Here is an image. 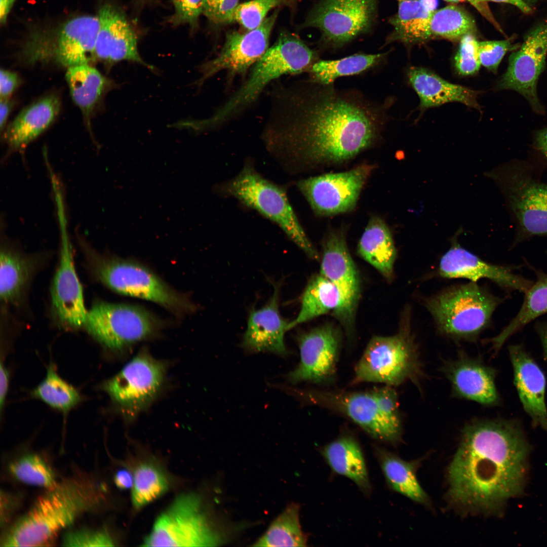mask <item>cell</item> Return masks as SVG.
Instances as JSON below:
<instances>
[{"label":"cell","instance_id":"obj_10","mask_svg":"<svg viewBox=\"0 0 547 547\" xmlns=\"http://www.w3.org/2000/svg\"><path fill=\"white\" fill-rule=\"evenodd\" d=\"M164 324L142 306L97 300L87 310L83 328L105 348L120 350L154 335Z\"/></svg>","mask_w":547,"mask_h":547},{"label":"cell","instance_id":"obj_63","mask_svg":"<svg viewBox=\"0 0 547 547\" xmlns=\"http://www.w3.org/2000/svg\"><path fill=\"white\" fill-rule=\"evenodd\" d=\"M444 1H447V2L449 1V0H444Z\"/></svg>","mask_w":547,"mask_h":547},{"label":"cell","instance_id":"obj_62","mask_svg":"<svg viewBox=\"0 0 547 547\" xmlns=\"http://www.w3.org/2000/svg\"><path fill=\"white\" fill-rule=\"evenodd\" d=\"M398 1H414V0H398Z\"/></svg>","mask_w":547,"mask_h":547},{"label":"cell","instance_id":"obj_25","mask_svg":"<svg viewBox=\"0 0 547 547\" xmlns=\"http://www.w3.org/2000/svg\"><path fill=\"white\" fill-rule=\"evenodd\" d=\"M0 254V297L4 306L20 308L26 300L32 279L40 263L36 255L20 251L4 238Z\"/></svg>","mask_w":547,"mask_h":547},{"label":"cell","instance_id":"obj_34","mask_svg":"<svg viewBox=\"0 0 547 547\" xmlns=\"http://www.w3.org/2000/svg\"><path fill=\"white\" fill-rule=\"evenodd\" d=\"M65 78L74 102L87 118L103 95L114 85L89 64L68 67Z\"/></svg>","mask_w":547,"mask_h":547},{"label":"cell","instance_id":"obj_6","mask_svg":"<svg viewBox=\"0 0 547 547\" xmlns=\"http://www.w3.org/2000/svg\"><path fill=\"white\" fill-rule=\"evenodd\" d=\"M503 299L471 282L447 288L425 300L438 331L455 340L476 341L490 326Z\"/></svg>","mask_w":547,"mask_h":547},{"label":"cell","instance_id":"obj_38","mask_svg":"<svg viewBox=\"0 0 547 547\" xmlns=\"http://www.w3.org/2000/svg\"><path fill=\"white\" fill-rule=\"evenodd\" d=\"M299 508L297 503L289 504L253 546H306L307 536L302 531L300 524Z\"/></svg>","mask_w":547,"mask_h":547},{"label":"cell","instance_id":"obj_7","mask_svg":"<svg viewBox=\"0 0 547 547\" xmlns=\"http://www.w3.org/2000/svg\"><path fill=\"white\" fill-rule=\"evenodd\" d=\"M410 322L405 314L396 334L370 340L355 367L354 382L396 386L410 380L419 386L423 372Z\"/></svg>","mask_w":547,"mask_h":547},{"label":"cell","instance_id":"obj_33","mask_svg":"<svg viewBox=\"0 0 547 547\" xmlns=\"http://www.w3.org/2000/svg\"><path fill=\"white\" fill-rule=\"evenodd\" d=\"M536 280L524 293L522 306L516 316L496 336L485 340L497 354L505 341L529 323L547 313V274L529 265Z\"/></svg>","mask_w":547,"mask_h":547},{"label":"cell","instance_id":"obj_4","mask_svg":"<svg viewBox=\"0 0 547 547\" xmlns=\"http://www.w3.org/2000/svg\"><path fill=\"white\" fill-rule=\"evenodd\" d=\"M78 240L86 268L94 281L118 294L154 302L178 317L196 310L187 295L171 287L144 264L101 254L82 238Z\"/></svg>","mask_w":547,"mask_h":547},{"label":"cell","instance_id":"obj_46","mask_svg":"<svg viewBox=\"0 0 547 547\" xmlns=\"http://www.w3.org/2000/svg\"><path fill=\"white\" fill-rule=\"evenodd\" d=\"M65 546H112L113 541L105 530L80 529L67 533L63 539Z\"/></svg>","mask_w":547,"mask_h":547},{"label":"cell","instance_id":"obj_11","mask_svg":"<svg viewBox=\"0 0 547 547\" xmlns=\"http://www.w3.org/2000/svg\"><path fill=\"white\" fill-rule=\"evenodd\" d=\"M200 498L190 493L176 498L155 521L145 546H210L219 543L201 511Z\"/></svg>","mask_w":547,"mask_h":547},{"label":"cell","instance_id":"obj_44","mask_svg":"<svg viewBox=\"0 0 547 547\" xmlns=\"http://www.w3.org/2000/svg\"><path fill=\"white\" fill-rule=\"evenodd\" d=\"M478 42L472 33H467L460 38L454 57V66L459 74L471 75L479 71L481 64L478 55Z\"/></svg>","mask_w":547,"mask_h":547},{"label":"cell","instance_id":"obj_20","mask_svg":"<svg viewBox=\"0 0 547 547\" xmlns=\"http://www.w3.org/2000/svg\"><path fill=\"white\" fill-rule=\"evenodd\" d=\"M298 341L300 361L289 374V380L321 383L331 380L335 374L340 346L336 329L326 324L303 334Z\"/></svg>","mask_w":547,"mask_h":547},{"label":"cell","instance_id":"obj_18","mask_svg":"<svg viewBox=\"0 0 547 547\" xmlns=\"http://www.w3.org/2000/svg\"><path fill=\"white\" fill-rule=\"evenodd\" d=\"M320 274L338 291L339 305L334 313L349 335L360 298V282L344 236L339 232L331 231L324 240Z\"/></svg>","mask_w":547,"mask_h":547},{"label":"cell","instance_id":"obj_28","mask_svg":"<svg viewBox=\"0 0 547 547\" xmlns=\"http://www.w3.org/2000/svg\"><path fill=\"white\" fill-rule=\"evenodd\" d=\"M406 75L419 98L421 109L451 102L480 109L476 91L449 83L423 67L411 66L407 69Z\"/></svg>","mask_w":547,"mask_h":547},{"label":"cell","instance_id":"obj_58","mask_svg":"<svg viewBox=\"0 0 547 547\" xmlns=\"http://www.w3.org/2000/svg\"><path fill=\"white\" fill-rule=\"evenodd\" d=\"M16 0H0V22L5 24L8 15Z\"/></svg>","mask_w":547,"mask_h":547},{"label":"cell","instance_id":"obj_54","mask_svg":"<svg viewBox=\"0 0 547 547\" xmlns=\"http://www.w3.org/2000/svg\"><path fill=\"white\" fill-rule=\"evenodd\" d=\"M534 329L539 336L544 358L547 363V321L536 322Z\"/></svg>","mask_w":547,"mask_h":547},{"label":"cell","instance_id":"obj_8","mask_svg":"<svg viewBox=\"0 0 547 547\" xmlns=\"http://www.w3.org/2000/svg\"><path fill=\"white\" fill-rule=\"evenodd\" d=\"M500 187L517 229L512 247L535 236L547 237V184L526 162H507L491 173Z\"/></svg>","mask_w":547,"mask_h":547},{"label":"cell","instance_id":"obj_45","mask_svg":"<svg viewBox=\"0 0 547 547\" xmlns=\"http://www.w3.org/2000/svg\"><path fill=\"white\" fill-rule=\"evenodd\" d=\"M519 47L520 45L513 44L510 40L478 42V51L481 64L495 73L506 53L515 51Z\"/></svg>","mask_w":547,"mask_h":547},{"label":"cell","instance_id":"obj_19","mask_svg":"<svg viewBox=\"0 0 547 547\" xmlns=\"http://www.w3.org/2000/svg\"><path fill=\"white\" fill-rule=\"evenodd\" d=\"M61 231L59 260L51 288V310L59 327L75 330L83 328L88 310L65 226L61 225Z\"/></svg>","mask_w":547,"mask_h":547},{"label":"cell","instance_id":"obj_31","mask_svg":"<svg viewBox=\"0 0 547 547\" xmlns=\"http://www.w3.org/2000/svg\"><path fill=\"white\" fill-rule=\"evenodd\" d=\"M375 451L388 486L414 502L429 506V497L417 477L420 461L405 460L382 448Z\"/></svg>","mask_w":547,"mask_h":547},{"label":"cell","instance_id":"obj_60","mask_svg":"<svg viewBox=\"0 0 547 547\" xmlns=\"http://www.w3.org/2000/svg\"><path fill=\"white\" fill-rule=\"evenodd\" d=\"M158 0H136V4L140 8L158 2Z\"/></svg>","mask_w":547,"mask_h":547},{"label":"cell","instance_id":"obj_15","mask_svg":"<svg viewBox=\"0 0 547 547\" xmlns=\"http://www.w3.org/2000/svg\"><path fill=\"white\" fill-rule=\"evenodd\" d=\"M372 167L364 165L350 170L302 179L297 187L313 211L332 215L351 210Z\"/></svg>","mask_w":547,"mask_h":547},{"label":"cell","instance_id":"obj_47","mask_svg":"<svg viewBox=\"0 0 547 547\" xmlns=\"http://www.w3.org/2000/svg\"><path fill=\"white\" fill-rule=\"evenodd\" d=\"M203 1L172 0L174 12L169 18V22L174 26L188 24L191 30H194L203 14Z\"/></svg>","mask_w":547,"mask_h":547},{"label":"cell","instance_id":"obj_9","mask_svg":"<svg viewBox=\"0 0 547 547\" xmlns=\"http://www.w3.org/2000/svg\"><path fill=\"white\" fill-rule=\"evenodd\" d=\"M223 194L238 199L276 223L309 258L319 255L301 225L283 188L263 177L250 165L223 184Z\"/></svg>","mask_w":547,"mask_h":547},{"label":"cell","instance_id":"obj_2","mask_svg":"<svg viewBox=\"0 0 547 547\" xmlns=\"http://www.w3.org/2000/svg\"><path fill=\"white\" fill-rule=\"evenodd\" d=\"M530 448L518 419L467 422L448 469L450 502L467 512L498 514L523 490Z\"/></svg>","mask_w":547,"mask_h":547},{"label":"cell","instance_id":"obj_21","mask_svg":"<svg viewBox=\"0 0 547 547\" xmlns=\"http://www.w3.org/2000/svg\"><path fill=\"white\" fill-rule=\"evenodd\" d=\"M519 266L488 263L461 247L453 245L442 257L438 272L445 278H463L476 283L481 279L490 280L512 292L525 293L533 281L516 272Z\"/></svg>","mask_w":547,"mask_h":547},{"label":"cell","instance_id":"obj_50","mask_svg":"<svg viewBox=\"0 0 547 547\" xmlns=\"http://www.w3.org/2000/svg\"><path fill=\"white\" fill-rule=\"evenodd\" d=\"M0 79L1 98H8L18 86L19 77L16 73L2 69Z\"/></svg>","mask_w":547,"mask_h":547},{"label":"cell","instance_id":"obj_53","mask_svg":"<svg viewBox=\"0 0 547 547\" xmlns=\"http://www.w3.org/2000/svg\"><path fill=\"white\" fill-rule=\"evenodd\" d=\"M114 482L118 488L128 489L133 487L134 476L127 470H120L114 476Z\"/></svg>","mask_w":547,"mask_h":547},{"label":"cell","instance_id":"obj_41","mask_svg":"<svg viewBox=\"0 0 547 547\" xmlns=\"http://www.w3.org/2000/svg\"><path fill=\"white\" fill-rule=\"evenodd\" d=\"M132 500L134 506L141 508L166 492L168 484L165 475L157 466L143 463L134 473Z\"/></svg>","mask_w":547,"mask_h":547},{"label":"cell","instance_id":"obj_35","mask_svg":"<svg viewBox=\"0 0 547 547\" xmlns=\"http://www.w3.org/2000/svg\"><path fill=\"white\" fill-rule=\"evenodd\" d=\"M398 2L397 13L388 20L393 30L387 37L385 44L400 42L408 45L429 40L428 27L433 12L419 0Z\"/></svg>","mask_w":547,"mask_h":547},{"label":"cell","instance_id":"obj_16","mask_svg":"<svg viewBox=\"0 0 547 547\" xmlns=\"http://www.w3.org/2000/svg\"><path fill=\"white\" fill-rule=\"evenodd\" d=\"M305 394L311 403L347 416L374 438L393 444L401 440L402 424L384 415L371 391L314 390Z\"/></svg>","mask_w":547,"mask_h":547},{"label":"cell","instance_id":"obj_22","mask_svg":"<svg viewBox=\"0 0 547 547\" xmlns=\"http://www.w3.org/2000/svg\"><path fill=\"white\" fill-rule=\"evenodd\" d=\"M97 16L99 28L96 59L110 65L122 61H132L153 69L141 57L136 33L121 8L106 3L100 7Z\"/></svg>","mask_w":547,"mask_h":547},{"label":"cell","instance_id":"obj_14","mask_svg":"<svg viewBox=\"0 0 547 547\" xmlns=\"http://www.w3.org/2000/svg\"><path fill=\"white\" fill-rule=\"evenodd\" d=\"M547 55V19L533 28L522 44L510 56L506 71L497 84L500 90H514L522 95L536 112L543 108L536 86L545 66Z\"/></svg>","mask_w":547,"mask_h":547},{"label":"cell","instance_id":"obj_56","mask_svg":"<svg viewBox=\"0 0 547 547\" xmlns=\"http://www.w3.org/2000/svg\"><path fill=\"white\" fill-rule=\"evenodd\" d=\"M11 104L8 98H1L0 103V127L1 131L3 130L11 110Z\"/></svg>","mask_w":547,"mask_h":547},{"label":"cell","instance_id":"obj_29","mask_svg":"<svg viewBox=\"0 0 547 547\" xmlns=\"http://www.w3.org/2000/svg\"><path fill=\"white\" fill-rule=\"evenodd\" d=\"M60 107L56 96L50 95L23 110L9 125L5 139L10 149L25 147L44 132L58 115Z\"/></svg>","mask_w":547,"mask_h":547},{"label":"cell","instance_id":"obj_32","mask_svg":"<svg viewBox=\"0 0 547 547\" xmlns=\"http://www.w3.org/2000/svg\"><path fill=\"white\" fill-rule=\"evenodd\" d=\"M322 454L336 473L353 481L365 494L371 487L364 457L358 442L349 436H343L326 445Z\"/></svg>","mask_w":547,"mask_h":547},{"label":"cell","instance_id":"obj_39","mask_svg":"<svg viewBox=\"0 0 547 547\" xmlns=\"http://www.w3.org/2000/svg\"><path fill=\"white\" fill-rule=\"evenodd\" d=\"M31 394L32 397L64 413H67L82 400L78 390L59 375L52 363L48 366L45 378Z\"/></svg>","mask_w":547,"mask_h":547},{"label":"cell","instance_id":"obj_17","mask_svg":"<svg viewBox=\"0 0 547 547\" xmlns=\"http://www.w3.org/2000/svg\"><path fill=\"white\" fill-rule=\"evenodd\" d=\"M277 16L275 12L259 27L246 32H227L218 55L200 66L202 75L198 85H201L222 70L226 71L230 78L245 75L269 48L270 35Z\"/></svg>","mask_w":547,"mask_h":547},{"label":"cell","instance_id":"obj_51","mask_svg":"<svg viewBox=\"0 0 547 547\" xmlns=\"http://www.w3.org/2000/svg\"><path fill=\"white\" fill-rule=\"evenodd\" d=\"M463 1H466L470 3L483 17L493 24L498 30L500 32H502L501 28L494 19V16L490 11L487 4V2L484 0H449L448 2L451 3H456Z\"/></svg>","mask_w":547,"mask_h":547},{"label":"cell","instance_id":"obj_12","mask_svg":"<svg viewBox=\"0 0 547 547\" xmlns=\"http://www.w3.org/2000/svg\"><path fill=\"white\" fill-rule=\"evenodd\" d=\"M377 6V0H320L303 25L320 30L324 47L339 48L369 30Z\"/></svg>","mask_w":547,"mask_h":547},{"label":"cell","instance_id":"obj_52","mask_svg":"<svg viewBox=\"0 0 547 547\" xmlns=\"http://www.w3.org/2000/svg\"><path fill=\"white\" fill-rule=\"evenodd\" d=\"M9 378V372L2 361L0 367V410L1 413L8 391Z\"/></svg>","mask_w":547,"mask_h":547},{"label":"cell","instance_id":"obj_40","mask_svg":"<svg viewBox=\"0 0 547 547\" xmlns=\"http://www.w3.org/2000/svg\"><path fill=\"white\" fill-rule=\"evenodd\" d=\"M475 26V20L467 12L457 6L449 5L432 13L428 29L431 38L456 40L472 33Z\"/></svg>","mask_w":547,"mask_h":547},{"label":"cell","instance_id":"obj_57","mask_svg":"<svg viewBox=\"0 0 547 547\" xmlns=\"http://www.w3.org/2000/svg\"><path fill=\"white\" fill-rule=\"evenodd\" d=\"M486 2L490 1L498 3H504L512 5L518 9H519L523 13L528 14L532 12V9L531 6L525 3L523 0H484Z\"/></svg>","mask_w":547,"mask_h":547},{"label":"cell","instance_id":"obj_61","mask_svg":"<svg viewBox=\"0 0 547 547\" xmlns=\"http://www.w3.org/2000/svg\"><path fill=\"white\" fill-rule=\"evenodd\" d=\"M525 3L530 6V5L536 3L538 0H523Z\"/></svg>","mask_w":547,"mask_h":547},{"label":"cell","instance_id":"obj_36","mask_svg":"<svg viewBox=\"0 0 547 547\" xmlns=\"http://www.w3.org/2000/svg\"><path fill=\"white\" fill-rule=\"evenodd\" d=\"M387 53H359L335 60H318L307 71L310 80L322 84H333L340 77L363 73L380 65Z\"/></svg>","mask_w":547,"mask_h":547},{"label":"cell","instance_id":"obj_5","mask_svg":"<svg viewBox=\"0 0 547 547\" xmlns=\"http://www.w3.org/2000/svg\"><path fill=\"white\" fill-rule=\"evenodd\" d=\"M317 53L299 37L283 33L252 67L247 80L210 117L191 121L192 130L203 131L222 126L253 103L271 81L285 74L307 72Z\"/></svg>","mask_w":547,"mask_h":547},{"label":"cell","instance_id":"obj_23","mask_svg":"<svg viewBox=\"0 0 547 547\" xmlns=\"http://www.w3.org/2000/svg\"><path fill=\"white\" fill-rule=\"evenodd\" d=\"M441 369L451 383L455 397L485 406L500 404L501 399L495 384L497 371L482 360L471 358L461 350L456 359L445 361Z\"/></svg>","mask_w":547,"mask_h":547},{"label":"cell","instance_id":"obj_13","mask_svg":"<svg viewBox=\"0 0 547 547\" xmlns=\"http://www.w3.org/2000/svg\"><path fill=\"white\" fill-rule=\"evenodd\" d=\"M165 367L145 351L139 353L102 389L128 418H133L153 401L162 385Z\"/></svg>","mask_w":547,"mask_h":547},{"label":"cell","instance_id":"obj_59","mask_svg":"<svg viewBox=\"0 0 547 547\" xmlns=\"http://www.w3.org/2000/svg\"><path fill=\"white\" fill-rule=\"evenodd\" d=\"M422 5L430 11L433 12L436 10L437 0H419Z\"/></svg>","mask_w":547,"mask_h":547},{"label":"cell","instance_id":"obj_24","mask_svg":"<svg viewBox=\"0 0 547 547\" xmlns=\"http://www.w3.org/2000/svg\"><path fill=\"white\" fill-rule=\"evenodd\" d=\"M514 382L523 409L534 427L547 432L546 379L541 368L522 344L508 347Z\"/></svg>","mask_w":547,"mask_h":547},{"label":"cell","instance_id":"obj_26","mask_svg":"<svg viewBox=\"0 0 547 547\" xmlns=\"http://www.w3.org/2000/svg\"><path fill=\"white\" fill-rule=\"evenodd\" d=\"M279 309V287H275L269 300L259 309L253 308L249 315L243 346L252 352L269 351L284 355L287 353L284 342L289 324Z\"/></svg>","mask_w":547,"mask_h":547},{"label":"cell","instance_id":"obj_37","mask_svg":"<svg viewBox=\"0 0 547 547\" xmlns=\"http://www.w3.org/2000/svg\"><path fill=\"white\" fill-rule=\"evenodd\" d=\"M340 297L335 286L320 273L309 281L303 292L300 311L289 324V330L338 307Z\"/></svg>","mask_w":547,"mask_h":547},{"label":"cell","instance_id":"obj_42","mask_svg":"<svg viewBox=\"0 0 547 547\" xmlns=\"http://www.w3.org/2000/svg\"><path fill=\"white\" fill-rule=\"evenodd\" d=\"M9 470L16 479L26 484L48 489L57 482L52 468L36 454L24 455L12 461Z\"/></svg>","mask_w":547,"mask_h":547},{"label":"cell","instance_id":"obj_49","mask_svg":"<svg viewBox=\"0 0 547 547\" xmlns=\"http://www.w3.org/2000/svg\"><path fill=\"white\" fill-rule=\"evenodd\" d=\"M379 409L393 421L401 424L396 392L390 386L377 388L371 391Z\"/></svg>","mask_w":547,"mask_h":547},{"label":"cell","instance_id":"obj_64","mask_svg":"<svg viewBox=\"0 0 547 547\" xmlns=\"http://www.w3.org/2000/svg\"><path fill=\"white\" fill-rule=\"evenodd\" d=\"M290 1H295V0H290Z\"/></svg>","mask_w":547,"mask_h":547},{"label":"cell","instance_id":"obj_43","mask_svg":"<svg viewBox=\"0 0 547 547\" xmlns=\"http://www.w3.org/2000/svg\"><path fill=\"white\" fill-rule=\"evenodd\" d=\"M285 0H251L239 4L233 16L236 22L247 30L259 27L272 9L283 4Z\"/></svg>","mask_w":547,"mask_h":547},{"label":"cell","instance_id":"obj_48","mask_svg":"<svg viewBox=\"0 0 547 547\" xmlns=\"http://www.w3.org/2000/svg\"><path fill=\"white\" fill-rule=\"evenodd\" d=\"M239 0H204L203 14L211 22L223 24L233 22Z\"/></svg>","mask_w":547,"mask_h":547},{"label":"cell","instance_id":"obj_1","mask_svg":"<svg viewBox=\"0 0 547 547\" xmlns=\"http://www.w3.org/2000/svg\"><path fill=\"white\" fill-rule=\"evenodd\" d=\"M391 101L378 103L356 90L310 80L278 87L262 138L286 164L343 162L381 138Z\"/></svg>","mask_w":547,"mask_h":547},{"label":"cell","instance_id":"obj_30","mask_svg":"<svg viewBox=\"0 0 547 547\" xmlns=\"http://www.w3.org/2000/svg\"><path fill=\"white\" fill-rule=\"evenodd\" d=\"M359 254L388 282L394 277L397 252L391 232L383 220L371 218L358 244Z\"/></svg>","mask_w":547,"mask_h":547},{"label":"cell","instance_id":"obj_55","mask_svg":"<svg viewBox=\"0 0 547 547\" xmlns=\"http://www.w3.org/2000/svg\"><path fill=\"white\" fill-rule=\"evenodd\" d=\"M534 139L535 147L547 160V128L538 131Z\"/></svg>","mask_w":547,"mask_h":547},{"label":"cell","instance_id":"obj_3","mask_svg":"<svg viewBox=\"0 0 547 547\" xmlns=\"http://www.w3.org/2000/svg\"><path fill=\"white\" fill-rule=\"evenodd\" d=\"M93 475L77 470L40 495L1 540V546H43L53 542L81 515L95 511L105 498Z\"/></svg>","mask_w":547,"mask_h":547},{"label":"cell","instance_id":"obj_27","mask_svg":"<svg viewBox=\"0 0 547 547\" xmlns=\"http://www.w3.org/2000/svg\"><path fill=\"white\" fill-rule=\"evenodd\" d=\"M99 28L98 16L83 15L66 21L60 29L55 46L57 60L68 67L89 64L95 58Z\"/></svg>","mask_w":547,"mask_h":547}]
</instances>
